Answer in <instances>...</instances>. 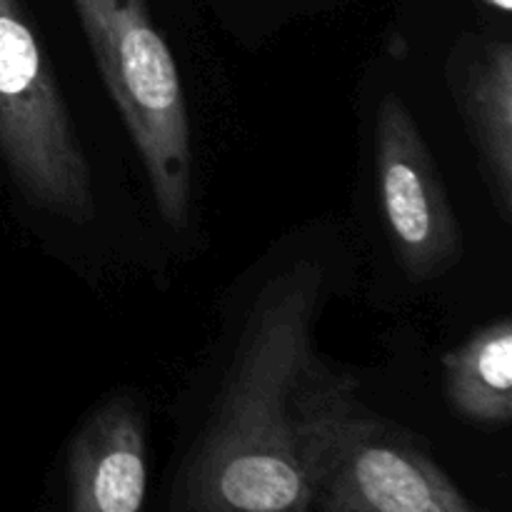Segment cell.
<instances>
[{
  "label": "cell",
  "instance_id": "1",
  "mask_svg": "<svg viewBox=\"0 0 512 512\" xmlns=\"http://www.w3.org/2000/svg\"><path fill=\"white\" fill-rule=\"evenodd\" d=\"M325 270L300 258L258 293L208 425L190 450L173 508L305 512L293 448V398L313 363Z\"/></svg>",
  "mask_w": 512,
  "mask_h": 512
},
{
  "label": "cell",
  "instance_id": "2",
  "mask_svg": "<svg viewBox=\"0 0 512 512\" xmlns=\"http://www.w3.org/2000/svg\"><path fill=\"white\" fill-rule=\"evenodd\" d=\"M293 448L310 510H475L408 430L360 403L353 375L328 370L315 358L293 398Z\"/></svg>",
  "mask_w": 512,
  "mask_h": 512
},
{
  "label": "cell",
  "instance_id": "3",
  "mask_svg": "<svg viewBox=\"0 0 512 512\" xmlns=\"http://www.w3.org/2000/svg\"><path fill=\"white\" fill-rule=\"evenodd\" d=\"M103 83L140 155L155 208L183 230L193 213V148L173 50L148 0H73Z\"/></svg>",
  "mask_w": 512,
  "mask_h": 512
},
{
  "label": "cell",
  "instance_id": "4",
  "mask_svg": "<svg viewBox=\"0 0 512 512\" xmlns=\"http://www.w3.org/2000/svg\"><path fill=\"white\" fill-rule=\"evenodd\" d=\"M0 158L35 208L70 223L98 213L93 170L20 0H0Z\"/></svg>",
  "mask_w": 512,
  "mask_h": 512
},
{
  "label": "cell",
  "instance_id": "5",
  "mask_svg": "<svg viewBox=\"0 0 512 512\" xmlns=\"http://www.w3.org/2000/svg\"><path fill=\"white\" fill-rule=\"evenodd\" d=\"M375 163L383 218L400 265L418 283L438 278L463 255V233L418 120L395 93L378 105Z\"/></svg>",
  "mask_w": 512,
  "mask_h": 512
},
{
  "label": "cell",
  "instance_id": "6",
  "mask_svg": "<svg viewBox=\"0 0 512 512\" xmlns=\"http://www.w3.org/2000/svg\"><path fill=\"white\" fill-rule=\"evenodd\" d=\"M148 423L133 393L108 395L70 438L65 495L75 512H138L148 495Z\"/></svg>",
  "mask_w": 512,
  "mask_h": 512
},
{
  "label": "cell",
  "instance_id": "7",
  "mask_svg": "<svg viewBox=\"0 0 512 512\" xmlns=\"http://www.w3.org/2000/svg\"><path fill=\"white\" fill-rule=\"evenodd\" d=\"M448 80L495 210L510 220L512 45L505 38H465L450 55Z\"/></svg>",
  "mask_w": 512,
  "mask_h": 512
},
{
  "label": "cell",
  "instance_id": "8",
  "mask_svg": "<svg viewBox=\"0 0 512 512\" xmlns=\"http://www.w3.org/2000/svg\"><path fill=\"white\" fill-rule=\"evenodd\" d=\"M443 383L455 415L495 428L512 418V323L500 318L443 355Z\"/></svg>",
  "mask_w": 512,
  "mask_h": 512
},
{
  "label": "cell",
  "instance_id": "9",
  "mask_svg": "<svg viewBox=\"0 0 512 512\" xmlns=\"http://www.w3.org/2000/svg\"><path fill=\"white\" fill-rule=\"evenodd\" d=\"M480 3H485L493 10H500V13H510L512 10V0H480Z\"/></svg>",
  "mask_w": 512,
  "mask_h": 512
}]
</instances>
